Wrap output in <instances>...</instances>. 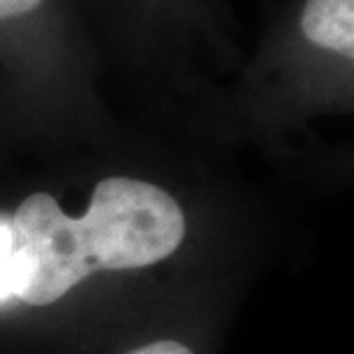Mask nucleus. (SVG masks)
Listing matches in <instances>:
<instances>
[{
    "label": "nucleus",
    "mask_w": 354,
    "mask_h": 354,
    "mask_svg": "<svg viewBox=\"0 0 354 354\" xmlns=\"http://www.w3.org/2000/svg\"><path fill=\"white\" fill-rule=\"evenodd\" d=\"M19 281H21V263H19L12 228L7 223H0V301L17 297Z\"/></svg>",
    "instance_id": "nucleus-3"
},
{
    "label": "nucleus",
    "mask_w": 354,
    "mask_h": 354,
    "mask_svg": "<svg viewBox=\"0 0 354 354\" xmlns=\"http://www.w3.org/2000/svg\"><path fill=\"white\" fill-rule=\"evenodd\" d=\"M301 32L310 44L343 58L354 53V0H306Z\"/></svg>",
    "instance_id": "nucleus-2"
},
{
    "label": "nucleus",
    "mask_w": 354,
    "mask_h": 354,
    "mask_svg": "<svg viewBox=\"0 0 354 354\" xmlns=\"http://www.w3.org/2000/svg\"><path fill=\"white\" fill-rule=\"evenodd\" d=\"M44 0H0V21L17 19L35 12Z\"/></svg>",
    "instance_id": "nucleus-4"
},
{
    "label": "nucleus",
    "mask_w": 354,
    "mask_h": 354,
    "mask_svg": "<svg viewBox=\"0 0 354 354\" xmlns=\"http://www.w3.org/2000/svg\"><path fill=\"white\" fill-rule=\"evenodd\" d=\"M129 354H194L187 345L177 343V341H157V343H150L145 348H138Z\"/></svg>",
    "instance_id": "nucleus-5"
},
{
    "label": "nucleus",
    "mask_w": 354,
    "mask_h": 354,
    "mask_svg": "<svg viewBox=\"0 0 354 354\" xmlns=\"http://www.w3.org/2000/svg\"><path fill=\"white\" fill-rule=\"evenodd\" d=\"M10 228L21 263L17 297L46 306L99 269L161 263L182 244L187 225L175 198L157 184L106 177L86 216H67L53 196L37 191L17 207Z\"/></svg>",
    "instance_id": "nucleus-1"
}]
</instances>
